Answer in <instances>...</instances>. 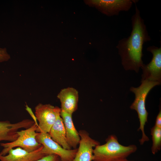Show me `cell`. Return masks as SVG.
Segmentation results:
<instances>
[{"label":"cell","instance_id":"obj_4","mask_svg":"<svg viewBox=\"0 0 161 161\" xmlns=\"http://www.w3.org/2000/svg\"><path fill=\"white\" fill-rule=\"evenodd\" d=\"M37 126L34 123L30 127L25 130L18 131V137L15 140L8 143H1L0 145L4 148L0 154L5 155L11 149L20 147L29 152L34 151L42 145L37 141L36 137L38 132L36 130Z\"/></svg>","mask_w":161,"mask_h":161},{"label":"cell","instance_id":"obj_5","mask_svg":"<svg viewBox=\"0 0 161 161\" xmlns=\"http://www.w3.org/2000/svg\"><path fill=\"white\" fill-rule=\"evenodd\" d=\"M61 111V108L49 104H38L35 107V116L38 122L36 132L49 133Z\"/></svg>","mask_w":161,"mask_h":161},{"label":"cell","instance_id":"obj_10","mask_svg":"<svg viewBox=\"0 0 161 161\" xmlns=\"http://www.w3.org/2000/svg\"><path fill=\"white\" fill-rule=\"evenodd\" d=\"M42 145L38 149L29 152L20 147L12 148L8 151L7 154H0V161H36L47 156L43 150Z\"/></svg>","mask_w":161,"mask_h":161},{"label":"cell","instance_id":"obj_11","mask_svg":"<svg viewBox=\"0 0 161 161\" xmlns=\"http://www.w3.org/2000/svg\"><path fill=\"white\" fill-rule=\"evenodd\" d=\"M30 126V122L27 119L15 123H11L9 121H0V141L15 140L18 137L17 132L18 130L27 129Z\"/></svg>","mask_w":161,"mask_h":161},{"label":"cell","instance_id":"obj_7","mask_svg":"<svg viewBox=\"0 0 161 161\" xmlns=\"http://www.w3.org/2000/svg\"><path fill=\"white\" fill-rule=\"evenodd\" d=\"M136 0H90L86 1L89 6L94 7L106 15L117 16L121 11H129Z\"/></svg>","mask_w":161,"mask_h":161},{"label":"cell","instance_id":"obj_18","mask_svg":"<svg viewBox=\"0 0 161 161\" xmlns=\"http://www.w3.org/2000/svg\"><path fill=\"white\" fill-rule=\"evenodd\" d=\"M154 126L158 127L161 128V111L160 109L157 117Z\"/></svg>","mask_w":161,"mask_h":161},{"label":"cell","instance_id":"obj_16","mask_svg":"<svg viewBox=\"0 0 161 161\" xmlns=\"http://www.w3.org/2000/svg\"><path fill=\"white\" fill-rule=\"evenodd\" d=\"M36 161H61V160L58 155L51 154L44 156Z\"/></svg>","mask_w":161,"mask_h":161},{"label":"cell","instance_id":"obj_15","mask_svg":"<svg viewBox=\"0 0 161 161\" xmlns=\"http://www.w3.org/2000/svg\"><path fill=\"white\" fill-rule=\"evenodd\" d=\"M152 145L151 148L152 153L155 154L160 150L161 147V128L154 126L151 129Z\"/></svg>","mask_w":161,"mask_h":161},{"label":"cell","instance_id":"obj_19","mask_svg":"<svg viewBox=\"0 0 161 161\" xmlns=\"http://www.w3.org/2000/svg\"><path fill=\"white\" fill-rule=\"evenodd\" d=\"M115 161H130L128 160L126 158L122 159L119 160H118Z\"/></svg>","mask_w":161,"mask_h":161},{"label":"cell","instance_id":"obj_13","mask_svg":"<svg viewBox=\"0 0 161 161\" xmlns=\"http://www.w3.org/2000/svg\"><path fill=\"white\" fill-rule=\"evenodd\" d=\"M72 115L61 110L60 116L64 124L67 143L71 148L75 149L79 144L80 138L74 125Z\"/></svg>","mask_w":161,"mask_h":161},{"label":"cell","instance_id":"obj_8","mask_svg":"<svg viewBox=\"0 0 161 161\" xmlns=\"http://www.w3.org/2000/svg\"><path fill=\"white\" fill-rule=\"evenodd\" d=\"M147 50L152 54L150 62L141 67L143 69L142 80L161 83V46L158 47L154 46L148 47Z\"/></svg>","mask_w":161,"mask_h":161},{"label":"cell","instance_id":"obj_6","mask_svg":"<svg viewBox=\"0 0 161 161\" xmlns=\"http://www.w3.org/2000/svg\"><path fill=\"white\" fill-rule=\"evenodd\" d=\"M36 139L43 145V150L47 155L56 154L61 161H72L78 150L77 148L69 150L64 148L51 138L49 133L38 132Z\"/></svg>","mask_w":161,"mask_h":161},{"label":"cell","instance_id":"obj_14","mask_svg":"<svg viewBox=\"0 0 161 161\" xmlns=\"http://www.w3.org/2000/svg\"><path fill=\"white\" fill-rule=\"evenodd\" d=\"M51 138L65 149H72L68 144L63 120L59 115L49 133Z\"/></svg>","mask_w":161,"mask_h":161},{"label":"cell","instance_id":"obj_1","mask_svg":"<svg viewBox=\"0 0 161 161\" xmlns=\"http://www.w3.org/2000/svg\"><path fill=\"white\" fill-rule=\"evenodd\" d=\"M135 4V13L131 18L132 30L131 34L127 38L120 40L116 47L124 68L137 72L143 64L142 59L143 44L151 39Z\"/></svg>","mask_w":161,"mask_h":161},{"label":"cell","instance_id":"obj_12","mask_svg":"<svg viewBox=\"0 0 161 161\" xmlns=\"http://www.w3.org/2000/svg\"><path fill=\"white\" fill-rule=\"evenodd\" d=\"M61 103V110L72 114L77 109L78 92L75 88L68 87L62 89L57 95Z\"/></svg>","mask_w":161,"mask_h":161},{"label":"cell","instance_id":"obj_9","mask_svg":"<svg viewBox=\"0 0 161 161\" xmlns=\"http://www.w3.org/2000/svg\"><path fill=\"white\" fill-rule=\"evenodd\" d=\"M78 133L80 138L79 146L72 161H92L94 148L100 145V143L92 138L88 132L85 130H80Z\"/></svg>","mask_w":161,"mask_h":161},{"label":"cell","instance_id":"obj_2","mask_svg":"<svg viewBox=\"0 0 161 161\" xmlns=\"http://www.w3.org/2000/svg\"><path fill=\"white\" fill-rule=\"evenodd\" d=\"M106 142L104 144L95 148L92 161H115L126 158L137 149L134 145L127 146L121 145L114 135L109 136Z\"/></svg>","mask_w":161,"mask_h":161},{"label":"cell","instance_id":"obj_17","mask_svg":"<svg viewBox=\"0 0 161 161\" xmlns=\"http://www.w3.org/2000/svg\"><path fill=\"white\" fill-rule=\"evenodd\" d=\"M10 58V56L7 53L6 49L0 48V63L7 61Z\"/></svg>","mask_w":161,"mask_h":161},{"label":"cell","instance_id":"obj_3","mask_svg":"<svg viewBox=\"0 0 161 161\" xmlns=\"http://www.w3.org/2000/svg\"><path fill=\"white\" fill-rule=\"evenodd\" d=\"M141 84L138 87H131L130 90L135 95V98L130 106L132 109L136 111L137 113L140 125L138 130L141 131L142 137L139 140L140 144L143 145L149 139L144 132V127L147 122L148 113L145 107V101L147 95L151 90L156 86L159 85L160 83L148 80H142Z\"/></svg>","mask_w":161,"mask_h":161}]
</instances>
